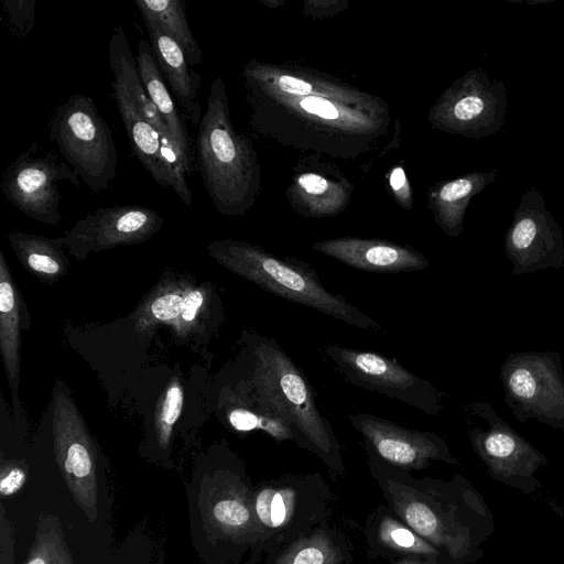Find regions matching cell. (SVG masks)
Returning <instances> with one entry per match:
<instances>
[{
	"label": "cell",
	"mask_w": 564,
	"mask_h": 564,
	"mask_svg": "<svg viewBox=\"0 0 564 564\" xmlns=\"http://www.w3.org/2000/svg\"><path fill=\"white\" fill-rule=\"evenodd\" d=\"M242 341L252 354L250 378L261 404L294 427L303 449L315 454L333 475L343 476L340 444L319 412L306 376L274 338L245 332Z\"/></svg>",
	"instance_id": "obj_1"
},
{
	"label": "cell",
	"mask_w": 564,
	"mask_h": 564,
	"mask_svg": "<svg viewBox=\"0 0 564 564\" xmlns=\"http://www.w3.org/2000/svg\"><path fill=\"white\" fill-rule=\"evenodd\" d=\"M368 468L389 508L454 563L469 547L466 492L457 479L415 478L410 471L368 456Z\"/></svg>",
	"instance_id": "obj_2"
},
{
	"label": "cell",
	"mask_w": 564,
	"mask_h": 564,
	"mask_svg": "<svg viewBox=\"0 0 564 564\" xmlns=\"http://www.w3.org/2000/svg\"><path fill=\"white\" fill-rule=\"evenodd\" d=\"M207 250L225 269L271 294L361 330L386 333L382 325L343 295L326 289L315 270L305 263L280 259L260 248L231 239L212 241Z\"/></svg>",
	"instance_id": "obj_3"
},
{
	"label": "cell",
	"mask_w": 564,
	"mask_h": 564,
	"mask_svg": "<svg viewBox=\"0 0 564 564\" xmlns=\"http://www.w3.org/2000/svg\"><path fill=\"white\" fill-rule=\"evenodd\" d=\"M332 490L318 471L286 474L253 487L254 554H270L328 520Z\"/></svg>",
	"instance_id": "obj_4"
},
{
	"label": "cell",
	"mask_w": 564,
	"mask_h": 564,
	"mask_svg": "<svg viewBox=\"0 0 564 564\" xmlns=\"http://www.w3.org/2000/svg\"><path fill=\"white\" fill-rule=\"evenodd\" d=\"M48 138L93 193L110 188L118 154L111 130L89 96L74 94L57 107Z\"/></svg>",
	"instance_id": "obj_5"
},
{
	"label": "cell",
	"mask_w": 564,
	"mask_h": 564,
	"mask_svg": "<svg viewBox=\"0 0 564 564\" xmlns=\"http://www.w3.org/2000/svg\"><path fill=\"white\" fill-rule=\"evenodd\" d=\"M196 165L218 212L235 213L243 195L245 151L229 124L221 78L212 84L206 110L198 124Z\"/></svg>",
	"instance_id": "obj_6"
},
{
	"label": "cell",
	"mask_w": 564,
	"mask_h": 564,
	"mask_svg": "<svg viewBox=\"0 0 564 564\" xmlns=\"http://www.w3.org/2000/svg\"><path fill=\"white\" fill-rule=\"evenodd\" d=\"M322 351L340 377L355 387L395 399L429 415L442 410L436 387L409 371L395 358L333 341H325Z\"/></svg>",
	"instance_id": "obj_7"
},
{
	"label": "cell",
	"mask_w": 564,
	"mask_h": 564,
	"mask_svg": "<svg viewBox=\"0 0 564 564\" xmlns=\"http://www.w3.org/2000/svg\"><path fill=\"white\" fill-rule=\"evenodd\" d=\"M55 460L76 505L89 521L97 518V457L86 424L69 395L58 386L53 394Z\"/></svg>",
	"instance_id": "obj_8"
},
{
	"label": "cell",
	"mask_w": 564,
	"mask_h": 564,
	"mask_svg": "<svg viewBox=\"0 0 564 564\" xmlns=\"http://www.w3.org/2000/svg\"><path fill=\"white\" fill-rule=\"evenodd\" d=\"M68 181L75 186L80 178L66 163L50 152L39 154L37 143L20 154L4 170L0 189L4 197L20 212L33 220L57 225L62 220L59 213L61 193L57 183Z\"/></svg>",
	"instance_id": "obj_9"
},
{
	"label": "cell",
	"mask_w": 564,
	"mask_h": 564,
	"mask_svg": "<svg viewBox=\"0 0 564 564\" xmlns=\"http://www.w3.org/2000/svg\"><path fill=\"white\" fill-rule=\"evenodd\" d=\"M360 435L368 456L405 471L427 468L432 460L455 463L445 441L432 432H422L370 413L348 415Z\"/></svg>",
	"instance_id": "obj_10"
},
{
	"label": "cell",
	"mask_w": 564,
	"mask_h": 564,
	"mask_svg": "<svg viewBox=\"0 0 564 564\" xmlns=\"http://www.w3.org/2000/svg\"><path fill=\"white\" fill-rule=\"evenodd\" d=\"M164 223L154 209L143 206H113L95 209L76 221L59 243L83 260L90 252L144 242Z\"/></svg>",
	"instance_id": "obj_11"
},
{
	"label": "cell",
	"mask_w": 564,
	"mask_h": 564,
	"mask_svg": "<svg viewBox=\"0 0 564 564\" xmlns=\"http://www.w3.org/2000/svg\"><path fill=\"white\" fill-rule=\"evenodd\" d=\"M253 487L239 466L219 469L208 489L207 521L218 538L238 553L257 545Z\"/></svg>",
	"instance_id": "obj_12"
},
{
	"label": "cell",
	"mask_w": 564,
	"mask_h": 564,
	"mask_svg": "<svg viewBox=\"0 0 564 564\" xmlns=\"http://www.w3.org/2000/svg\"><path fill=\"white\" fill-rule=\"evenodd\" d=\"M506 249L510 256L527 262L564 254L563 231L538 189L522 194L506 236Z\"/></svg>",
	"instance_id": "obj_13"
},
{
	"label": "cell",
	"mask_w": 564,
	"mask_h": 564,
	"mask_svg": "<svg viewBox=\"0 0 564 564\" xmlns=\"http://www.w3.org/2000/svg\"><path fill=\"white\" fill-rule=\"evenodd\" d=\"M507 88L491 80L481 69L471 70L463 80L451 105L453 124L468 135L482 138L501 130L507 116Z\"/></svg>",
	"instance_id": "obj_14"
},
{
	"label": "cell",
	"mask_w": 564,
	"mask_h": 564,
	"mask_svg": "<svg viewBox=\"0 0 564 564\" xmlns=\"http://www.w3.org/2000/svg\"><path fill=\"white\" fill-rule=\"evenodd\" d=\"M155 62L171 93L194 126L199 124L203 112L199 102L200 75L193 70L181 46L170 37L160 24L142 17Z\"/></svg>",
	"instance_id": "obj_15"
},
{
	"label": "cell",
	"mask_w": 564,
	"mask_h": 564,
	"mask_svg": "<svg viewBox=\"0 0 564 564\" xmlns=\"http://www.w3.org/2000/svg\"><path fill=\"white\" fill-rule=\"evenodd\" d=\"M365 543L373 558L395 561L408 556L446 557L400 519L387 503L378 505L364 527Z\"/></svg>",
	"instance_id": "obj_16"
},
{
	"label": "cell",
	"mask_w": 564,
	"mask_h": 564,
	"mask_svg": "<svg viewBox=\"0 0 564 564\" xmlns=\"http://www.w3.org/2000/svg\"><path fill=\"white\" fill-rule=\"evenodd\" d=\"M315 248L349 267L367 272L400 273L429 267V261L421 253L384 242L345 239L319 242Z\"/></svg>",
	"instance_id": "obj_17"
},
{
	"label": "cell",
	"mask_w": 564,
	"mask_h": 564,
	"mask_svg": "<svg viewBox=\"0 0 564 564\" xmlns=\"http://www.w3.org/2000/svg\"><path fill=\"white\" fill-rule=\"evenodd\" d=\"M348 538L328 520L267 555L262 564H350Z\"/></svg>",
	"instance_id": "obj_18"
},
{
	"label": "cell",
	"mask_w": 564,
	"mask_h": 564,
	"mask_svg": "<svg viewBox=\"0 0 564 564\" xmlns=\"http://www.w3.org/2000/svg\"><path fill=\"white\" fill-rule=\"evenodd\" d=\"M205 303L206 294L200 288L181 283L161 286L142 305L137 322L144 328L169 324L184 335L194 329Z\"/></svg>",
	"instance_id": "obj_19"
},
{
	"label": "cell",
	"mask_w": 564,
	"mask_h": 564,
	"mask_svg": "<svg viewBox=\"0 0 564 564\" xmlns=\"http://www.w3.org/2000/svg\"><path fill=\"white\" fill-rule=\"evenodd\" d=\"M109 64L113 74V79L123 85L139 107L145 120L160 134L164 148L171 154L177 156L185 167L180 151L175 145L166 124L161 118L155 106L150 100L141 83L137 59L132 55V51L122 25L117 26L111 35L109 42Z\"/></svg>",
	"instance_id": "obj_20"
},
{
	"label": "cell",
	"mask_w": 564,
	"mask_h": 564,
	"mask_svg": "<svg viewBox=\"0 0 564 564\" xmlns=\"http://www.w3.org/2000/svg\"><path fill=\"white\" fill-rule=\"evenodd\" d=\"M138 70L141 83L166 124L169 132L177 147L187 174L192 172L189 139L185 120L176 107L171 90L155 62L150 42L141 39L137 54Z\"/></svg>",
	"instance_id": "obj_21"
},
{
	"label": "cell",
	"mask_w": 564,
	"mask_h": 564,
	"mask_svg": "<svg viewBox=\"0 0 564 564\" xmlns=\"http://www.w3.org/2000/svg\"><path fill=\"white\" fill-rule=\"evenodd\" d=\"M20 297L0 249V351L17 410L20 382Z\"/></svg>",
	"instance_id": "obj_22"
},
{
	"label": "cell",
	"mask_w": 564,
	"mask_h": 564,
	"mask_svg": "<svg viewBox=\"0 0 564 564\" xmlns=\"http://www.w3.org/2000/svg\"><path fill=\"white\" fill-rule=\"evenodd\" d=\"M7 237L18 260L40 280L52 283L67 272L68 261L58 238L20 231Z\"/></svg>",
	"instance_id": "obj_23"
},
{
	"label": "cell",
	"mask_w": 564,
	"mask_h": 564,
	"mask_svg": "<svg viewBox=\"0 0 564 564\" xmlns=\"http://www.w3.org/2000/svg\"><path fill=\"white\" fill-rule=\"evenodd\" d=\"M141 17L156 21L162 30L183 50L191 66L203 62V52L191 31L185 2L182 0H135Z\"/></svg>",
	"instance_id": "obj_24"
},
{
	"label": "cell",
	"mask_w": 564,
	"mask_h": 564,
	"mask_svg": "<svg viewBox=\"0 0 564 564\" xmlns=\"http://www.w3.org/2000/svg\"><path fill=\"white\" fill-rule=\"evenodd\" d=\"M497 169L474 172L442 186L438 197L446 208L443 224L451 232H457L469 199L496 180Z\"/></svg>",
	"instance_id": "obj_25"
},
{
	"label": "cell",
	"mask_w": 564,
	"mask_h": 564,
	"mask_svg": "<svg viewBox=\"0 0 564 564\" xmlns=\"http://www.w3.org/2000/svg\"><path fill=\"white\" fill-rule=\"evenodd\" d=\"M24 564H73L62 529H46L40 523Z\"/></svg>",
	"instance_id": "obj_26"
},
{
	"label": "cell",
	"mask_w": 564,
	"mask_h": 564,
	"mask_svg": "<svg viewBox=\"0 0 564 564\" xmlns=\"http://www.w3.org/2000/svg\"><path fill=\"white\" fill-rule=\"evenodd\" d=\"M184 403V391L177 377H173L158 401L154 429L159 445L167 448L173 427L177 422Z\"/></svg>",
	"instance_id": "obj_27"
},
{
	"label": "cell",
	"mask_w": 564,
	"mask_h": 564,
	"mask_svg": "<svg viewBox=\"0 0 564 564\" xmlns=\"http://www.w3.org/2000/svg\"><path fill=\"white\" fill-rule=\"evenodd\" d=\"M2 6L11 31L18 36H28L35 25V1L4 0Z\"/></svg>",
	"instance_id": "obj_28"
},
{
	"label": "cell",
	"mask_w": 564,
	"mask_h": 564,
	"mask_svg": "<svg viewBox=\"0 0 564 564\" xmlns=\"http://www.w3.org/2000/svg\"><path fill=\"white\" fill-rule=\"evenodd\" d=\"M25 480L26 471L20 463L2 460L0 469V494L2 497L17 494Z\"/></svg>",
	"instance_id": "obj_29"
},
{
	"label": "cell",
	"mask_w": 564,
	"mask_h": 564,
	"mask_svg": "<svg viewBox=\"0 0 564 564\" xmlns=\"http://www.w3.org/2000/svg\"><path fill=\"white\" fill-rule=\"evenodd\" d=\"M486 453L492 457L506 458L510 456L514 448V440L505 433H494L484 441Z\"/></svg>",
	"instance_id": "obj_30"
},
{
	"label": "cell",
	"mask_w": 564,
	"mask_h": 564,
	"mask_svg": "<svg viewBox=\"0 0 564 564\" xmlns=\"http://www.w3.org/2000/svg\"><path fill=\"white\" fill-rule=\"evenodd\" d=\"M301 106L304 110L325 119L338 118V110L335 106L324 98L306 97L301 100Z\"/></svg>",
	"instance_id": "obj_31"
},
{
	"label": "cell",
	"mask_w": 564,
	"mask_h": 564,
	"mask_svg": "<svg viewBox=\"0 0 564 564\" xmlns=\"http://www.w3.org/2000/svg\"><path fill=\"white\" fill-rule=\"evenodd\" d=\"M279 85L284 91L294 95H307L312 90V86L308 83L291 76H281Z\"/></svg>",
	"instance_id": "obj_32"
},
{
	"label": "cell",
	"mask_w": 564,
	"mask_h": 564,
	"mask_svg": "<svg viewBox=\"0 0 564 564\" xmlns=\"http://www.w3.org/2000/svg\"><path fill=\"white\" fill-rule=\"evenodd\" d=\"M300 185L311 194H322L327 189V182L316 174H304L299 178Z\"/></svg>",
	"instance_id": "obj_33"
},
{
	"label": "cell",
	"mask_w": 564,
	"mask_h": 564,
	"mask_svg": "<svg viewBox=\"0 0 564 564\" xmlns=\"http://www.w3.org/2000/svg\"><path fill=\"white\" fill-rule=\"evenodd\" d=\"M391 564H453L446 557L436 556H408L395 560Z\"/></svg>",
	"instance_id": "obj_34"
},
{
	"label": "cell",
	"mask_w": 564,
	"mask_h": 564,
	"mask_svg": "<svg viewBox=\"0 0 564 564\" xmlns=\"http://www.w3.org/2000/svg\"><path fill=\"white\" fill-rule=\"evenodd\" d=\"M390 184L393 189L399 191L405 184V175L401 167H395L390 177Z\"/></svg>",
	"instance_id": "obj_35"
}]
</instances>
